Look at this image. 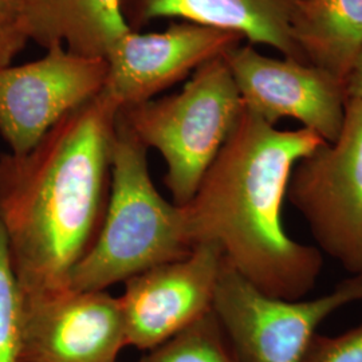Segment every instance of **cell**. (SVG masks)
<instances>
[{
    "mask_svg": "<svg viewBox=\"0 0 362 362\" xmlns=\"http://www.w3.org/2000/svg\"><path fill=\"white\" fill-rule=\"evenodd\" d=\"M119 107L101 91L23 155L0 156V221L22 297L65 290L103 226Z\"/></svg>",
    "mask_w": 362,
    "mask_h": 362,
    "instance_id": "cell-1",
    "label": "cell"
},
{
    "mask_svg": "<svg viewBox=\"0 0 362 362\" xmlns=\"http://www.w3.org/2000/svg\"><path fill=\"white\" fill-rule=\"evenodd\" d=\"M324 143L311 130L278 129L243 109L182 206L192 247H218L226 263L267 296L306 297L324 269L322 252L286 233L282 208L298 161Z\"/></svg>",
    "mask_w": 362,
    "mask_h": 362,
    "instance_id": "cell-2",
    "label": "cell"
},
{
    "mask_svg": "<svg viewBox=\"0 0 362 362\" xmlns=\"http://www.w3.org/2000/svg\"><path fill=\"white\" fill-rule=\"evenodd\" d=\"M192 250L184 209L156 189L148 148L117 117L103 226L66 288L105 291L156 266L185 258Z\"/></svg>",
    "mask_w": 362,
    "mask_h": 362,
    "instance_id": "cell-3",
    "label": "cell"
},
{
    "mask_svg": "<svg viewBox=\"0 0 362 362\" xmlns=\"http://www.w3.org/2000/svg\"><path fill=\"white\" fill-rule=\"evenodd\" d=\"M245 109L224 57L200 66L181 91L121 109L118 116L149 149L163 156L165 182L185 206Z\"/></svg>",
    "mask_w": 362,
    "mask_h": 362,
    "instance_id": "cell-4",
    "label": "cell"
},
{
    "mask_svg": "<svg viewBox=\"0 0 362 362\" xmlns=\"http://www.w3.org/2000/svg\"><path fill=\"white\" fill-rule=\"evenodd\" d=\"M357 302L362 272L321 297L288 300L262 293L223 259L212 310L240 361L303 362L322 322Z\"/></svg>",
    "mask_w": 362,
    "mask_h": 362,
    "instance_id": "cell-5",
    "label": "cell"
},
{
    "mask_svg": "<svg viewBox=\"0 0 362 362\" xmlns=\"http://www.w3.org/2000/svg\"><path fill=\"white\" fill-rule=\"evenodd\" d=\"M315 247L346 272H362V100L349 98L342 129L293 169L287 197Z\"/></svg>",
    "mask_w": 362,
    "mask_h": 362,
    "instance_id": "cell-6",
    "label": "cell"
},
{
    "mask_svg": "<svg viewBox=\"0 0 362 362\" xmlns=\"http://www.w3.org/2000/svg\"><path fill=\"white\" fill-rule=\"evenodd\" d=\"M105 58L52 46L37 61L0 67V136L23 155L67 113L101 94Z\"/></svg>",
    "mask_w": 362,
    "mask_h": 362,
    "instance_id": "cell-7",
    "label": "cell"
},
{
    "mask_svg": "<svg viewBox=\"0 0 362 362\" xmlns=\"http://www.w3.org/2000/svg\"><path fill=\"white\" fill-rule=\"evenodd\" d=\"M224 58L248 112L272 125L296 119L326 143L338 137L349 100L344 81L306 62L263 55L250 43Z\"/></svg>",
    "mask_w": 362,
    "mask_h": 362,
    "instance_id": "cell-8",
    "label": "cell"
},
{
    "mask_svg": "<svg viewBox=\"0 0 362 362\" xmlns=\"http://www.w3.org/2000/svg\"><path fill=\"white\" fill-rule=\"evenodd\" d=\"M243 42L238 33L191 22L172 23L160 33L129 31L105 58L107 78L103 93L119 110L141 104Z\"/></svg>",
    "mask_w": 362,
    "mask_h": 362,
    "instance_id": "cell-9",
    "label": "cell"
},
{
    "mask_svg": "<svg viewBox=\"0 0 362 362\" xmlns=\"http://www.w3.org/2000/svg\"><path fill=\"white\" fill-rule=\"evenodd\" d=\"M22 362H117L128 346L119 299L61 290L22 297Z\"/></svg>",
    "mask_w": 362,
    "mask_h": 362,
    "instance_id": "cell-10",
    "label": "cell"
},
{
    "mask_svg": "<svg viewBox=\"0 0 362 362\" xmlns=\"http://www.w3.org/2000/svg\"><path fill=\"white\" fill-rule=\"evenodd\" d=\"M221 266L218 247L199 245L127 281L118 299L128 346L155 349L212 310Z\"/></svg>",
    "mask_w": 362,
    "mask_h": 362,
    "instance_id": "cell-11",
    "label": "cell"
},
{
    "mask_svg": "<svg viewBox=\"0 0 362 362\" xmlns=\"http://www.w3.org/2000/svg\"><path fill=\"white\" fill-rule=\"evenodd\" d=\"M296 0H121L132 31L152 21L175 18L240 34L250 45H264L285 58L306 62L291 38L290 21ZM308 64V62H306Z\"/></svg>",
    "mask_w": 362,
    "mask_h": 362,
    "instance_id": "cell-12",
    "label": "cell"
},
{
    "mask_svg": "<svg viewBox=\"0 0 362 362\" xmlns=\"http://www.w3.org/2000/svg\"><path fill=\"white\" fill-rule=\"evenodd\" d=\"M18 25L28 42L45 50L65 46L94 58H106L117 40L132 31L121 0H23Z\"/></svg>",
    "mask_w": 362,
    "mask_h": 362,
    "instance_id": "cell-13",
    "label": "cell"
},
{
    "mask_svg": "<svg viewBox=\"0 0 362 362\" xmlns=\"http://www.w3.org/2000/svg\"><path fill=\"white\" fill-rule=\"evenodd\" d=\"M290 30L308 64L346 82L362 50V0H296Z\"/></svg>",
    "mask_w": 362,
    "mask_h": 362,
    "instance_id": "cell-14",
    "label": "cell"
},
{
    "mask_svg": "<svg viewBox=\"0 0 362 362\" xmlns=\"http://www.w3.org/2000/svg\"><path fill=\"white\" fill-rule=\"evenodd\" d=\"M137 362L242 361L211 310Z\"/></svg>",
    "mask_w": 362,
    "mask_h": 362,
    "instance_id": "cell-15",
    "label": "cell"
},
{
    "mask_svg": "<svg viewBox=\"0 0 362 362\" xmlns=\"http://www.w3.org/2000/svg\"><path fill=\"white\" fill-rule=\"evenodd\" d=\"M22 293L0 221V362H22Z\"/></svg>",
    "mask_w": 362,
    "mask_h": 362,
    "instance_id": "cell-16",
    "label": "cell"
},
{
    "mask_svg": "<svg viewBox=\"0 0 362 362\" xmlns=\"http://www.w3.org/2000/svg\"><path fill=\"white\" fill-rule=\"evenodd\" d=\"M303 362H362V322L337 336L318 333Z\"/></svg>",
    "mask_w": 362,
    "mask_h": 362,
    "instance_id": "cell-17",
    "label": "cell"
},
{
    "mask_svg": "<svg viewBox=\"0 0 362 362\" xmlns=\"http://www.w3.org/2000/svg\"><path fill=\"white\" fill-rule=\"evenodd\" d=\"M28 39L18 22L0 23V67L11 65L15 57L26 47Z\"/></svg>",
    "mask_w": 362,
    "mask_h": 362,
    "instance_id": "cell-18",
    "label": "cell"
},
{
    "mask_svg": "<svg viewBox=\"0 0 362 362\" xmlns=\"http://www.w3.org/2000/svg\"><path fill=\"white\" fill-rule=\"evenodd\" d=\"M345 85H346L349 98H361L362 100V50L350 70Z\"/></svg>",
    "mask_w": 362,
    "mask_h": 362,
    "instance_id": "cell-19",
    "label": "cell"
},
{
    "mask_svg": "<svg viewBox=\"0 0 362 362\" xmlns=\"http://www.w3.org/2000/svg\"><path fill=\"white\" fill-rule=\"evenodd\" d=\"M23 0H0V23L18 22Z\"/></svg>",
    "mask_w": 362,
    "mask_h": 362,
    "instance_id": "cell-20",
    "label": "cell"
}]
</instances>
